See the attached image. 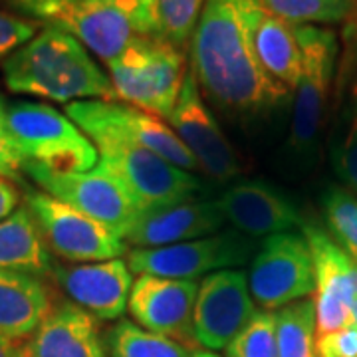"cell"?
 Returning <instances> with one entry per match:
<instances>
[{"label":"cell","mask_w":357,"mask_h":357,"mask_svg":"<svg viewBox=\"0 0 357 357\" xmlns=\"http://www.w3.org/2000/svg\"><path fill=\"white\" fill-rule=\"evenodd\" d=\"M189 66L201 91L229 112L266 114L292 100L264 72L236 0H204Z\"/></svg>","instance_id":"obj_1"},{"label":"cell","mask_w":357,"mask_h":357,"mask_svg":"<svg viewBox=\"0 0 357 357\" xmlns=\"http://www.w3.org/2000/svg\"><path fill=\"white\" fill-rule=\"evenodd\" d=\"M2 77L13 93L52 102H117L112 77L91 52L56 28H42L2 62Z\"/></svg>","instance_id":"obj_2"},{"label":"cell","mask_w":357,"mask_h":357,"mask_svg":"<svg viewBox=\"0 0 357 357\" xmlns=\"http://www.w3.org/2000/svg\"><path fill=\"white\" fill-rule=\"evenodd\" d=\"M107 68L117 100L157 117L171 115L189 70L183 50L139 34Z\"/></svg>","instance_id":"obj_3"},{"label":"cell","mask_w":357,"mask_h":357,"mask_svg":"<svg viewBox=\"0 0 357 357\" xmlns=\"http://www.w3.org/2000/svg\"><path fill=\"white\" fill-rule=\"evenodd\" d=\"M300 42V76L292 96L288 149L298 163H310L318 149L326 105L340 58L335 32L324 26H296Z\"/></svg>","instance_id":"obj_4"},{"label":"cell","mask_w":357,"mask_h":357,"mask_svg":"<svg viewBox=\"0 0 357 357\" xmlns=\"http://www.w3.org/2000/svg\"><path fill=\"white\" fill-rule=\"evenodd\" d=\"M102 163L128 192L135 208L143 213L195 201L203 191L201 181L161 155L114 137L93 139Z\"/></svg>","instance_id":"obj_5"},{"label":"cell","mask_w":357,"mask_h":357,"mask_svg":"<svg viewBox=\"0 0 357 357\" xmlns=\"http://www.w3.org/2000/svg\"><path fill=\"white\" fill-rule=\"evenodd\" d=\"M8 126L24 163L62 173L89 171L100 163L93 141L48 103H8Z\"/></svg>","instance_id":"obj_6"},{"label":"cell","mask_w":357,"mask_h":357,"mask_svg":"<svg viewBox=\"0 0 357 357\" xmlns=\"http://www.w3.org/2000/svg\"><path fill=\"white\" fill-rule=\"evenodd\" d=\"M2 4L24 20L70 34L105 64L135 36L128 20L102 0H2Z\"/></svg>","instance_id":"obj_7"},{"label":"cell","mask_w":357,"mask_h":357,"mask_svg":"<svg viewBox=\"0 0 357 357\" xmlns=\"http://www.w3.org/2000/svg\"><path fill=\"white\" fill-rule=\"evenodd\" d=\"M66 115L91 141L98 137H114L149 149L185 171L199 169L197 161L171 126L161 121V117L147 114L139 107L105 100H86L68 103Z\"/></svg>","instance_id":"obj_8"},{"label":"cell","mask_w":357,"mask_h":357,"mask_svg":"<svg viewBox=\"0 0 357 357\" xmlns=\"http://www.w3.org/2000/svg\"><path fill=\"white\" fill-rule=\"evenodd\" d=\"M260 244L238 230H225L204 238L161 246L133 248L128 266L133 274H149L175 280H197L220 270L244 266Z\"/></svg>","instance_id":"obj_9"},{"label":"cell","mask_w":357,"mask_h":357,"mask_svg":"<svg viewBox=\"0 0 357 357\" xmlns=\"http://www.w3.org/2000/svg\"><path fill=\"white\" fill-rule=\"evenodd\" d=\"M26 208L32 213L52 255L66 262H105L128 252V243L103 222L44 191L26 192Z\"/></svg>","instance_id":"obj_10"},{"label":"cell","mask_w":357,"mask_h":357,"mask_svg":"<svg viewBox=\"0 0 357 357\" xmlns=\"http://www.w3.org/2000/svg\"><path fill=\"white\" fill-rule=\"evenodd\" d=\"M248 288L252 300L262 310L272 312L314 294V260L306 236L300 232H280L264 238L250 260Z\"/></svg>","instance_id":"obj_11"},{"label":"cell","mask_w":357,"mask_h":357,"mask_svg":"<svg viewBox=\"0 0 357 357\" xmlns=\"http://www.w3.org/2000/svg\"><path fill=\"white\" fill-rule=\"evenodd\" d=\"M24 173L46 195L100 220L123 241L135 218L139 217V211L131 203L128 192L102 163L89 171L76 173H62L36 163H24Z\"/></svg>","instance_id":"obj_12"},{"label":"cell","mask_w":357,"mask_h":357,"mask_svg":"<svg viewBox=\"0 0 357 357\" xmlns=\"http://www.w3.org/2000/svg\"><path fill=\"white\" fill-rule=\"evenodd\" d=\"M248 274L241 268L220 270L199 282L192 330L199 347L227 349L255 314Z\"/></svg>","instance_id":"obj_13"},{"label":"cell","mask_w":357,"mask_h":357,"mask_svg":"<svg viewBox=\"0 0 357 357\" xmlns=\"http://www.w3.org/2000/svg\"><path fill=\"white\" fill-rule=\"evenodd\" d=\"M167 119L181 143L189 149L197 165L208 177L230 181L241 175L238 155L234 153L229 137L218 126L217 117L206 107L191 66L183 82L181 96Z\"/></svg>","instance_id":"obj_14"},{"label":"cell","mask_w":357,"mask_h":357,"mask_svg":"<svg viewBox=\"0 0 357 357\" xmlns=\"http://www.w3.org/2000/svg\"><path fill=\"white\" fill-rule=\"evenodd\" d=\"M306 236L314 260V306H316V335L340 332L349 326V310L357 288V264L333 243L328 230L306 222Z\"/></svg>","instance_id":"obj_15"},{"label":"cell","mask_w":357,"mask_h":357,"mask_svg":"<svg viewBox=\"0 0 357 357\" xmlns=\"http://www.w3.org/2000/svg\"><path fill=\"white\" fill-rule=\"evenodd\" d=\"M197 292L199 280L141 274L137 280H133L128 310L137 326L171 337L195 351L199 349L192 330Z\"/></svg>","instance_id":"obj_16"},{"label":"cell","mask_w":357,"mask_h":357,"mask_svg":"<svg viewBox=\"0 0 357 357\" xmlns=\"http://www.w3.org/2000/svg\"><path fill=\"white\" fill-rule=\"evenodd\" d=\"M215 204L232 230L250 238L294 232L306 225L292 199L264 181L236 183L215 199Z\"/></svg>","instance_id":"obj_17"},{"label":"cell","mask_w":357,"mask_h":357,"mask_svg":"<svg viewBox=\"0 0 357 357\" xmlns=\"http://www.w3.org/2000/svg\"><path fill=\"white\" fill-rule=\"evenodd\" d=\"M60 290L100 321L123 316L133 288V272L121 258L89 264L54 266L50 274Z\"/></svg>","instance_id":"obj_18"},{"label":"cell","mask_w":357,"mask_h":357,"mask_svg":"<svg viewBox=\"0 0 357 357\" xmlns=\"http://www.w3.org/2000/svg\"><path fill=\"white\" fill-rule=\"evenodd\" d=\"M330 163L345 189L357 195V13L344 30V52L330 133Z\"/></svg>","instance_id":"obj_19"},{"label":"cell","mask_w":357,"mask_h":357,"mask_svg":"<svg viewBox=\"0 0 357 357\" xmlns=\"http://www.w3.org/2000/svg\"><path fill=\"white\" fill-rule=\"evenodd\" d=\"M248 26L260 64L290 98L300 76V42L296 24H290L264 8L260 0H236Z\"/></svg>","instance_id":"obj_20"},{"label":"cell","mask_w":357,"mask_h":357,"mask_svg":"<svg viewBox=\"0 0 357 357\" xmlns=\"http://www.w3.org/2000/svg\"><path fill=\"white\" fill-rule=\"evenodd\" d=\"M222 227L225 218L215 201H187L139 215L126 243L135 248H161L217 234Z\"/></svg>","instance_id":"obj_21"},{"label":"cell","mask_w":357,"mask_h":357,"mask_svg":"<svg viewBox=\"0 0 357 357\" xmlns=\"http://www.w3.org/2000/svg\"><path fill=\"white\" fill-rule=\"evenodd\" d=\"M100 319L72 302L54 304L26 344V357H105Z\"/></svg>","instance_id":"obj_22"},{"label":"cell","mask_w":357,"mask_h":357,"mask_svg":"<svg viewBox=\"0 0 357 357\" xmlns=\"http://www.w3.org/2000/svg\"><path fill=\"white\" fill-rule=\"evenodd\" d=\"M54 307L40 276L0 270V335L22 342L38 330Z\"/></svg>","instance_id":"obj_23"},{"label":"cell","mask_w":357,"mask_h":357,"mask_svg":"<svg viewBox=\"0 0 357 357\" xmlns=\"http://www.w3.org/2000/svg\"><path fill=\"white\" fill-rule=\"evenodd\" d=\"M50 248L32 213L20 206L0 222V270L46 276L54 270Z\"/></svg>","instance_id":"obj_24"},{"label":"cell","mask_w":357,"mask_h":357,"mask_svg":"<svg viewBox=\"0 0 357 357\" xmlns=\"http://www.w3.org/2000/svg\"><path fill=\"white\" fill-rule=\"evenodd\" d=\"M112 357H192V349L137 324L121 319L103 337Z\"/></svg>","instance_id":"obj_25"},{"label":"cell","mask_w":357,"mask_h":357,"mask_svg":"<svg viewBox=\"0 0 357 357\" xmlns=\"http://www.w3.org/2000/svg\"><path fill=\"white\" fill-rule=\"evenodd\" d=\"M278 357H318L316 306L300 300L276 312Z\"/></svg>","instance_id":"obj_26"},{"label":"cell","mask_w":357,"mask_h":357,"mask_svg":"<svg viewBox=\"0 0 357 357\" xmlns=\"http://www.w3.org/2000/svg\"><path fill=\"white\" fill-rule=\"evenodd\" d=\"M274 16L296 26L337 24L357 13V0H260Z\"/></svg>","instance_id":"obj_27"},{"label":"cell","mask_w":357,"mask_h":357,"mask_svg":"<svg viewBox=\"0 0 357 357\" xmlns=\"http://www.w3.org/2000/svg\"><path fill=\"white\" fill-rule=\"evenodd\" d=\"M321 211L328 234L357 264V195L332 185L321 195Z\"/></svg>","instance_id":"obj_28"},{"label":"cell","mask_w":357,"mask_h":357,"mask_svg":"<svg viewBox=\"0 0 357 357\" xmlns=\"http://www.w3.org/2000/svg\"><path fill=\"white\" fill-rule=\"evenodd\" d=\"M204 0H155V38L185 50L203 13Z\"/></svg>","instance_id":"obj_29"},{"label":"cell","mask_w":357,"mask_h":357,"mask_svg":"<svg viewBox=\"0 0 357 357\" xmlns=\"http://www.w3.org/2000/svg\"><path fill=\"white\" fill-rule=\"evenodd\" d=\"M227 357H278L276 312L256 310L243 332L229 344Z\"/></svg>","instance_id":"obj_30"},{"label":"cell","mask_w":357,"mask_h":357,"mask_svg":"<svg viewBox=\"0 0 357 357\" xmlns=\"http://www.w3.org/2000/svg\"><path fill=\"white\" fill-rule=\"evenodd\" d=\"M24 173V159L16 147L13 131L8 126V103L0 93V177L20 181Z\"/></svg>","instance_id":"obj_31"},{"label":"cell","mask_w":357,"mask_h":357,"mask_svg":"<svg viewBox=\"0 0 357 357\" xmlns=\"http://www.w3.org/2000/svg\"><path fill=\"white\" fill-rule=\"evenodd\" d=\"M128 20L133 32L139 36H155V0H102Z\"/></svg>","instance_id":"obj_32"},{"label":"cell","mask_w":357,"mask_h":357,"mask_svg":"<svg viewBox=\"0 0 357 357\" xmlns=\"http://www.w3.org/2000/svg\"><path fill=\"white\" fill-rule=\"evenodd\" d=\"M38 24L20 16L0 10V58H8L14 50L24 46L38 34Z\"/></svg>","instance_id":"obj_33"},{"label":"cell","mask_w":357,"mask_h":357,"mask_svg":"<svg viewBox=\"0 0 357 357\" xmlns=\"http://www.w3.org/2000/svg\"><path fill=\"white\" fill-rule=\"evenodd\" d=\"M318 357H357L356 326L318 337Z\"/></svg>","instance_id":"obj_34"},{"label":"cell","mask_w":357,"mask_h":357,"mask_svg":"<svg viewBox=\"0 0 357 357\" xmlns=\"http://www.w3.org/2000/svg\"><path fill=\"white\" fill-rule=\"evenodd\" d=\"M20 204V191L14 187L13 181L0 177V222L8 218Z\"/></svg>","instance_id":"obj_35"},{"label":"cell","mask_w":357,"mask_h":357,"mask_svg":"<svg viewBox=\"0 0 357 357\" xmlns=\"http://www.w3.org/2000/svg\"><path fill=\"white\" fill-rule=\"evenodd\" d=\"M0 357H26V345L0 335Z\"/></svg>","instance_id":"obj_36"},{"label":"cell","mask_w":357,"mask_h":357,"mask_svg":"<svg viewBox=\"0 0 357 357\" xmlns=\"http://www.w3.org/2000/svg\"><path fill=\"white\" fill-rule=\"evenodd\" d=\"M349 326L357 328V288L354 294V302H351V310H349Z\"/></svg>","instance_id":"obj_37"},{"label":"cell","mask_w":357,"mask_h":357,"mask_svg":"<svg viewBox=\"0 0 357 357\" xmlns=\"http://www.w3.org/2000/svg\"><path fill=\"white\" fill-rule=\"evenodd\" d=\"M192 357H218V356L211 354V351H197V354H192Z\"/></svg>","instance_id":"obj_38"}]
</instances>
